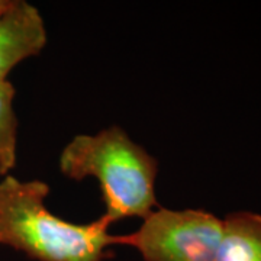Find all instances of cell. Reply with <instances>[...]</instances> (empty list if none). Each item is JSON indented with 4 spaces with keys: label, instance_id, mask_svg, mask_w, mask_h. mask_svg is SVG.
Returning <instances> with one entry per match:
<instances>
[{
    "label": "cell",
    "instance_id": "cell-1",
    "mask_svg": "<svg viewBox=\"0 0 261 261\" xmlns=\"http://www.w3.org/2000/svg\"><path fill=\"white\" fill-rule=\"evenodd\" d=\"M49 186L42 180L0 178V244L35 261H105L112 257L116 235L100 216L74 224L53 214L45 205Z\"/></svg>",
    "mask_w": 261,
    "mask_h": 261
},
{
    "label": "cell",
    "instance_id": "cell-2",
    "mask_svg": "<svg viewBox=\"0 0 261 261\" xmlns=\"http://www.w3.org/2000/svg\"><path fill=\"white\" fill-rule=\"evenodd\" d=\"M58 167L70 180H97L105 205L102 216L111 224L126 218L144 219L159 207V161L118 125L73 137L60 152Z\"/></svg>",
    "mask_w": 261,
    "mask_h": 261
},
{
    "label": "cell",
    "instance_id": "cell-3",
    "mask_svg": "<svg viewBox=\"0 0 261 261\" xmlns=\"http://www.w3.org/2000/svg\"><path fill=\"white\" fill-rule=\"evenodd\" d=\"M222 238V219L203 209L159 206L141 226L116 235V245L132 247L144 261H216Z\"/></svg>",
    "mask_w": 261,
    "mask_h": 261
},
{
    "label": "cell",
    "instance_id": "cell-4",
    "mask_svg": "<svg viewBox=\"0 0 261 261\" xmlns=\"http://www.w3.org/2000/svg\"><path fill=\"white\" fill-rule=\"evenodd\" d=\"M47 28L41 12L25 0H10L0 13V83L27 58L47 45Z\"/></svg>",
    "mask_w": 261,
    "mask_h": 261
},
{
    "label": "cell",
    "instance_id": "cell-5",
    "mask_svg": "<svg viewBox=\"0 0 261 261\" xmlns=\"http://www.w3.org/2000/svg\"><path fill=\"white\" fill-rule=\"evenodd\" d=\"M216 261H261V215L235 212L222 219Z\"/></svg>",
    "mask_w": 261,
    "mask_h": 261
},
{
    "label": "cell",
    "instance_id": "cell-6",
    "mask_svg": "<svg viewBox=\"0 0 261 261\" xmlns=\"http://www.w3.org/2000/svg\"><path fill=\"white\" fill-rule=\"evenodd\" d=\"M16 90L10 82L0 83V174L6 176L18 161V118L13 109Z\"/></svg>",
    "mask_w": 261,
    "mask_h": 261
},
{
    "label": "cell",
    "instance_id": "cell-7",
    "mask_svg": "<svg viewBox=\"0 0 261 261\" xmlns=\"http://www.w3.org/2000/svg\"><path fill=\"white\" fill-rule=\"evenodd\" d=\"M10 0H0V13L3 12V10L8 8V5H9Z\"/></svg>",
    "mask_w": 261,
    "mask_h": 261
},
{
    "label": "cell",
    "instance_id": "cell-8",
    "mask_svg": "<svg viewBox=\"0 0 261 261\" xmlns=\"http://www.w3.org/2000/svg\"><path fill=\"white\" fill-rule=\"evenodd\" d=\"M0 178H2V174H0Z\"/></svg>",
    "mask_w": 261,
    "mask_h": 261
}]
</instances>
